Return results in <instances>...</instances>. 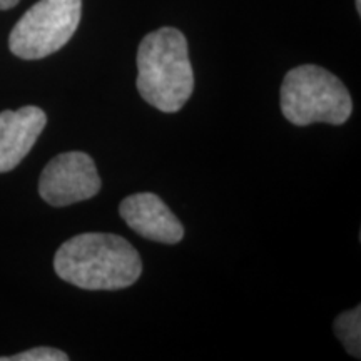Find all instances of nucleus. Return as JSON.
Wrapping results in <instances>:
<instances>
[{
  "instance_id": "9b49d317",
  "label": "nucleus",
  "mask_w": 361,
  "mask_h": 361,
  "mask_svg": "<svg viewBox=\"0 0 361 361\" xmlns=\"http://www.w3.org/2000/svg\"><path fill=\"white\" fill-rule=\"evenodd\" d=\"M356 11L361 13V0H356Z\"/></svg>"
},
{
  "instance_id": "6e6552de",
  "label": "nucleus",
  "mask_w": 361,
  "mask_h": 361,
  "mask_svg": "<svg viewBox=\"0 0 361 361\" xmlns=\"http://www.w3.org/2000/svg\"><path fill=\"white\" fill-rule=\"evenodd\" d=\"M335 335L343 343L345 350L351 356L360 358L361 353V308L356 306L355 310L345 311L335 319L333 324Z\"/></svg>"
},
{
  "instance_id": "20e7f679",
  "label": "nucleus",
  "mask_w": 361,
  "mask_h": 361,
  "mask_svg": "<svg viewBox=\"0 0 361 361\" xmlns=\"http://www.w3.org/2000/svg\"><path fill=\"white\" fill-rule=\"evenodd\" d=\"M80 16L82 0H39L12 29L11 52L37 61L61 51L78 30Z\"/></svg>"
},
{
  "instance_id": "1a4fd4ad",
  "label": "nucleus",
  "mask_w": 361,
  "mask_h": 361,
  "mask_svg": "<svg viewBox=\"0 0 361 361\" xmlns=\"http://www.w3.org/2000/svg\"><path fill=\"white\" fill-rule=\"evenodd\" d=\"M67 356L64 351L49 348V346H39V348H32L22 351L19 355L13 356H2L0 361H67Z\"/></svg>"
},
{
  "instance_id": "7ed1b4c3",
  "label": "nucleus",
  "mask_w": 361,
  "mask_h": 361,
  "mask_svg": "<svg viewBox=\"0 0 361 361\" xmlns=\"http://www.w3.org/2000/svg\"><path fill=\"white\" fill-rule=\"evenodd\" d=\"M353 111V101L345 84L319 66L295 67L284 75L281 112L295 126L326 123L345 124Z\"/></svg>"
},
{
  "instance_id": "423d86ee",
  "label": "nucleus",
  "mask_w": 361,
  "mask_h": 361,
  "mask_svg": "<svg viewBox=\"0 0 361 361\" xmlns=\"http://www.w3.org/2000/svg\"><path fill=\"white\" fill-rule=\"evenodd\" d=\"M121 218L142 238L164 245H176L184 238V228L168 204L152 192H137L119 206Z\"/></svg>"
},
{
  "instance_id": "f03ea898",
  "label": "nucleus",
  "mask_w": 361,
  "mask_h": 361,
  "mask_svg": "<svg viewBox=\"0 0 361 361\" xmlns=\"http://www.w3.org/2000/svg\"><path fill=\"white\" fill-rule=\"evenodd\" d=\"M137 90L157 111L173 114L184 107L194 90L188 40L174 27L149 32L137 49Z\"/></svg>"
},
{
  "instance_id": "f257e3e1",
  "label": "nucleus",
  "mask_w": 361,
  "mask_h": 361,
  "mask_svg": "<svg viewBox=\"0 0 361 361\" xmlns=\"http://www.w3.org/2000/svg\"><path fill=\"white\" fill-rule=\"evenodd\" d=\"M54 269L80 290L116 291L141 278L142 261L128 239L111 233H84L59 247Z\"/></svg>"
},
{
  "instance_id": "0eeeda50",
  "label": "nucleus",
  "mask_w": 361,
  "mask_h": 361,
  "mask_svg": "<svg viewBox=\"0 0 361 361\" xmlns=\"http://www.w3.org/2000/svg\"><path fill=\"white\" fill-rule=\"evenodd\" d=\"M45 124L47 116L35 106L0 112V173L20 164L42 134Z\"/></svg>"
},
{
  "instance_id": "39448f33",
  "label": "nucleus",
  "mask_w": 361,
  "mask_h": 361,
  "mask_svg": "<svg viewBox=\"0 0 361 361\" xmlns=\"http://www.w3.org/2000/svg\"><path fill=\"white\" fill-rule=\"evenodd\" d=\"M96 162L85 152H62L45 166L39 180L40 197L54 207L90 200L101 191Z\"/></svg>"
},
{
  "instance_id": "9d476101",
  "label": "nucleus",
  "mask_w": 361,
  "mask_h": 361,
  "mask_svg": "<svg viewBox=\"0 0 361 361\" xmlns=\"http://www.w3.org/2000/svg\"><path fill=\"white\" fill-rule=\"evenodd\" d=\"M20 0H0V11H8V8L16 7Z\"/></svg>"
}]
</instances>
